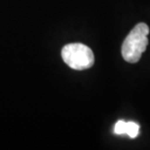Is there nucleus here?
Wrapping results in <instances>:
<instances>
[{
    "instance_id": "3",
    "label": "nucleus",
    "mask_w": 150,
    "mask_h": 150,
    "mask_svg": "<svg viewBox=\"0 0 150 150\" xmlns=\"http://www.w3.org/2000/svg\"><path fill=\"white\" fill-rule=\"evenodd\" d=\"M139 133V126L134 122H126V134L134 139Z\"/></svg>"
},
{
    "instance_id": "1",
    "label": "nucleus",
    "mask_w": 150,
    "mask_h": 150,
    "mask_svg": "<svg viewBox=\"0 0 150 150\" xmlns=\"http://www.w3.org/2000/svg\"><path fill=\"white\" fill-rule=\"evenodd\" d=\"M149 28L144 23H139L130 31L122 44V56L126 62L136 64L148 45Z\"/></svg>"
},
{
    "instance_id": "2",
    "label": "nucleus",
    "mask_w": 150,
    "mask_h": 150,
    "mask_svg": "<svg viewBox=\"0 0 150 150\" xmlns=\"http://www.w3.org/2000/svg\"><path fill=\"white\" fill-rule=\"evenodd\" d=\"M62 58L68 67L75 70L88 69L95 62L93 51L81 43L65 45L62 50Z\"/></svg>"
},
{
    "instance_id": "4",
    "label": "nucleus",
    "mask_w": 150,
    "mask_h": 150,
    "mask_svg": "<svg viewBox=\"0 0 150 150\" xmlns=\"http://www.w3.org/2000/svg\"><path fill=\"white\" fill-rule=\"evenodd\" d=\"M114 133L116 134H126V122L123 120H119L116 123L115 128H114Z\"/></svg>"
}]
</instances>
